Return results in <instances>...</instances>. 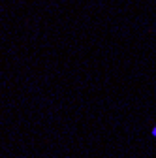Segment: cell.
Returning <instances> with one entry per match:
<instances>
[{"mask_svg":"<svg viewBox=\"0 0 156 158\" xmlns=\"http://www.w3.org/2000/svg\"><path fill=\"white\" fill-rule=\"evenodd\" d=\"M152 135H154V137H156V126H154V128H152Z\"/></svg>","mask_w":156,"mask_h":158,"instance_id":"6da1fadb","label":"cell"}]
</instances>
